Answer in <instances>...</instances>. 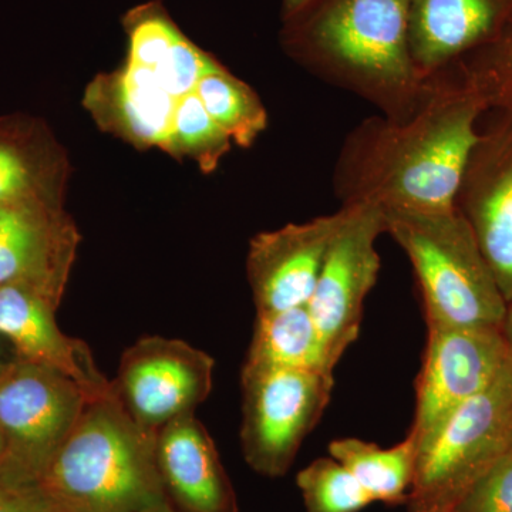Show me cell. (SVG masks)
I'll list each match as a JSON object with an SVG mask.
<instances>
[{
    "label": "cell",
    "mask_w": 512,
    "mask_h": 512,
    "mask_svg": "<svg viewBox=\"0 0 512 512\" xmlns=\"http://www.w3.org/2000/svg\"><path fill=\"white\" fill-rule=\"evenodd\" d=\"M485 111L483 97L451 66L427 80L426 94L409 119L380 114L357 124L343 141L333 171V191L342 207L454 208Z\"/></svg>",
    "instance_id": "6da1fadb"
},
{
    "label": "cell",
    "mask_w": 512,
    "mask_h": 512,
    "mask_svg": "<svg viewBox=\"0 0 512 512\" xmlns=\"http://www.w3.org/2000/svg\"><path fill=\"white\" fill-rule=\"evenodd\" d=\"M409 0H309L284 20L282 47L303 69L409 119L427 90L410 56Z\"/></svg>",
    "instance_id": "7a4b0ae2"
},
{
    "label": "cell",
    "mask_w": 512,
    "mask_h": 512,
    "mask_svg": "<svg viewBox=\"0 0 512 512\" xmlns=\"http://www.w3.org/2000/svg\"><path fill=\"white\" fill-rule=\"evenodd\" d=\"M156 437L126 412L113 390L87 403L42 483L63 512H144L167 501Z\"/></svg>",
    "instance_id": "3957f363"
},
{
    "label": "cell",
    "mask_w": 512,
    "mask_h": 512,
    "mask_svg": "<svg viewBox=\"0 0 512 512\" xmlns=\"http://www.w3.org/2000/svg\"><path fill=\"white\" fill-rule=\"evenodd\" d=\"M384 232L412 262L429 329H500L508 303L456 207L386 210Z\"/></svg>",
    "instance_id": "277c9868"
},
{
    "label": "cell",
    "mask_w": 512,
    "mask_h": 512,
    "mask_svg": "<svg viewBox=\"0 0 512 512\" xmlns=\"http://www.w3.org/2000/svg\"><path fill=\"white\" fill-rule=\"evenodd\" d=\"M512 440V362L419 446L410 512H453Z\"/></svg>",
    "instance_id": "5b68a950"
},
{
    "label": "cell",
    "mask_w": 512,
    "mask_h": 512,
    "mask_svg": "<svg viewBox=\"0 0 512 512\" xmlns=\"http://www.w3.org/2000/svg\"><path fill=\"white\" fill-rule=\"evenodd\" d=\"M333 386L326 370L242 367L239 439L248 466L261 476H285L328 407Z\"/></svg>",
    "instance_id": "8992f818"
},
{
    "label": "cell",
    "mask_w": 512,
    "mask_h": 512,
    "mask_svg": "<svg viewBox=\"0 0 512 512\" xmlns=\"http://www.w3.org/2000/svg\"><path fill=\"white\" fill-rule=\"evenodd\" d=\"M90 400L72 379L22 357L0 375L2 466L18 476L42 480Z\"/></svg>",
    "instance_id": "52a82bcc"
},
{
    "label": "cell",
    "mask_w": 512,
    "mask_h": 512,
    "mask_svg": "<svg viewBox=\"0 0 512 512\" xmlns=\"http://www.w3.org/2000/svg\"><path fill=\"white\" fill-rule=\"evenodd\" d=\"M340 210L342 221L308 303L326 366L332 372L359 338L366 298L379 278L376 242L384 234V214L377 205L357 204Z\"/></svg>",
    "instance_id": "ba28073f"
},
{
    "label": "cell",
    "mask_w": 512,
    "mask_h": 512,
    "mask_svg": "<svg viewBox=\"0 0 512 512\" xmlns=\"http://www.w3.org/2000/svg\"><path fill=\"white\" fill-rule=\"evenodd\" d=\"M214 359L180 339L147 336L123 353L114 394L141 426L158 431L207 400Z\"/></svg>",
    "instance_id": "9c48e42d"
},
{
    "label": "cell",
    "mask_w": 512,
    "mask_h": 512,
    "mask_svg": "<svg viewBox=\"0 0 512 512\" xmlns=\"http://www.w3.org/2000/svg\"><path fill=\"white\" fill-rule=\"evenodd\" d=\"M79 244L62 197L0 202V286H22L59 308Z\"/></svg>",
    "instance_id": "30bf717a"
},
{
    "label": "cell",
    "mask_w": 512,
    "mask_h": 512,
    "mask_svg": "<svg viewBox=\"0 0 512 512\" xmlns=\"http://www.w3.org/2000/svg\"><path fill=\"white\" fill-rule=\"evenodd\" d=\"M510 362L500 329H429L410 429L419 446Z\"/></svg>",
    "instance_id": "8fae6325"
},
{
    "label": "cell",
    "mask_w": 512,
    "mask_h": 512,
    "mask_svg": "<svg viewBox=\"0 0 512 512\" xmlns=\"http://www.w3.org/2000/svg\"><path fill=\"white\" fill-rule=\"evenodd\" d=\"M497 111L468 156L454 207L512 303V110Z\"/></svg>",
    "instance_id": "7c38bea8"
},
{
    "label": "cell",
    "mask_w": 512,
    "mask_h": 512,
    "mask_svg": "<svg viewBox=\"0 0 512 512\" xmlns=\"http://www.w3.org/2000/svg\"><path fill=\"white\" fill-rule=\"evenodd\" d=\"M342 215L339 210L251 239L247 271L256 313L308 305Z\"/></svg>",
    "instance_id": "4fadbf2b"
},
{
    "label": "cell",
    "mask_w": 512,
    "mask_h": 512,
    "mask_svg": "<svg viewBox=\"0 0 512 512\" xmlns=\"http://www.w3.org/2000/svg\"><path fill=\"white\" fill-rule=\"evenodd\" d=\"M512 25V0H409L410 56L424 82L494 43Z\"/></svg>",
    "instance_id": "5bb4252c"
},
{
    "label": "cell",
    "mask_w": 512,
    "mask_h": 512,
    "mask_svg": "<svg viewBox=\"0 0 512 512\" xmlns=\"http://www.w3.org/2000/svg\"><path fill=\"white\" fill-rule=\"evenodd\" d=\"M55 306L22 286H0V336L16 356L49 367L72 379L90 402L113 394L83 340L64 335L56 322Z\"/></svg>",
    "instance_id": "9a60e30c"
},
{
    "label": "cell",
    "mask_w": 512,
    "mask_h": 512,
    "mask_svg": "<svg viewBox=\"0 0 512 512\" xmlns=\"http://www.w3.org/2000/svg\"><path fill=\"white\" fill-rule=\"evenodd\" d=\"M158 474L181 512H238L237 495L207 429L185 414L157 431Z\"/></svg>",
    "instance_id": "2e32d148"
},
{
    "label": "cell",
    "mask_w": 512,
    "mask_h": 512,
    "mask_svg": "<svg viewBox=\"0 0 512 512\" xmlns=\"http://www.w3.org/2000/svg\"><path fill=\"white\" fill-rule=\"evenodd\" d=\"M177 101L154 70L124 63L87 87L84 107L103 130L138 148L164 150Z\"/></svg>",
    "instance_id": "e0dca14e"
},
{
    "label": "cell",
    "mask_w": 512,
    "mask_h": 512,
    "mask_svg": "<svg viewBox=\"0 0 512 512\" xmlns=\"http://www.w3.org/2000/svg\"><path fill=\"white\" fill-rule=\"evenodd\" d=\"M63 181V158L42 123L23 116L0 119V202L62 197Z\"/></svg>",
    "instance_id": "ac0fdd59"
},
{
    "label": "cell",
    "mask_w": 512,
    "mask_h": 512,
    "mask_svg": "<svg viewBox=\"0 0 512 512\" xmlns=\"http://www.w3.org/2000/svg\"><path fill=\"white\" fill-rule=\"evenodd\" d=\"M244 366L332 372L326 366L322 342L308 305L256 313L254 335Z\"/></svg>",
    "instance_id": "d6986e66"
},
{
    "label": "cell",
    "mask_w": 512,
    "mask_h": 512,
    "mask_svg": "<svg viewBox=\"0 0 512 512\" xmlns=\"http://www.w3.org/2000/svg\"><path fill=\"white\" fill-rule=\"evenodd\" d=\"M329 456L349 470L373 500L403 504L416 473L419 441L412 431L390 448L349 437L333 440Z\"/></svg>",
    "instance_id": "ffe728a7"
},
{
    "label": "cell",
    "mask_w": 512,
    "mask_h": 512,
    "mask_svg": "<svg viewBox=\"0 0 512 512\" xmlns=\"http://www.w3.org/2000/svg\"><path fill=\"white\" fill-rule=\"evenodd\" d=\"M195 94L239 147H251L268 126V114L258 94L222 64L202 77Z\"/></svg>",
    "instance_id": "44dd1931"
},
{
    "label": "cell",
    "mask_w": 512,
    "mask_h": 512,
    "mask_svg": "<svg viewBox=\"0 0 512 512\" xmlns=\"http://www.w3.org/2000/svg\"><path fill=\"white\" fill-rule=\"evenodd\" d=\"M232 140L205 110L197 94L181 97L164 151L177 158H191L204 173L217 170L231 150Z\"/></svg>",
    "instance_id": "7402d4cb"
},
{
    "label": "cell",
    "mask_w": 512,
    "mask_h": 512,
    "mask_svg": "<svg viewBox=\"0 0 512 512\" xmlns=\"http://www.w3.org/2000/svg\"><path fill=\"white\" fill-rule=\"evenodd\" d=\"M306 512H357L375 503L359 481L332 457H322L299 471Z\"/></svg>",
    "instance_id": "603a6c76"
},
{
    "label": "cell",
    "mask_w": 512,
    "mask_h": 512,
    "mask_svg": "<svg viewBox=\"0 0 512 512\" xmlns=\"http://www.w3.org/2000/svg\"><path fill=\"white\" fill-rule=\"evenodd\" d=\"M454 67L483 97L488 110H512V25Z\"/></svg>",
    "instance_id": "cb8c5ba5"
},
{
    "label": "cell",
    "mask_w": 512,
    "mask_h": 512,
    "mask_svg": "<svg viewBox=\"0 0 512 512\" xmlns=\"http://www.w3.org/2000/svg\"><path fill=\"white\" fill-rule=\"evenodd\" d=\"M220 66L215 57L208 55L181 33L156 73L164 89L175 100H180L194 93L202 77Z\"/></svg>",
    "instance_id": "d4e9b609"
},
{
    "label": "cell",
    "mask_w": 512,
    "mask_h": 512,
    "mask_svg": "<svg viewBox=\"0 0 512 512\" xmlns=\"http://www.w3.org/2000/svg\"><path fill=\"white\" fill-rule=\"evenodd\" d=\"M453 512H512V447L470 488Z\"/></svg>",
    "instance_id": "484cf974"
},
{
    "label": "cell",
    "mask_w": 512,
    "mask_h": 512,
    "mask_svg": "<svg viewBox=\"0 0 512 512\" xmlns=\"http://www.w3.org/2000/svg\"><path fill=\"white\" fill-rule=\"evenodd\" d=\"M0 512H63L42 480L12 473L0 464Z\"/></svg>",
    "instance_id": "4316f807"
},
{
    "label": "cell",
    "mask_w": 512,
    "mask_h": 512,
    "mask_svg": "<svg viewBox=\"0 0 512 512\" xmlns=\"http://www.w3.org/2000/svg\"><path fill=\"white\" fill-rule=\"evenodd\" d=\"M501 333H503L505 343H507L508 353H510L512 362V303H508L507 313H505L503 326H501Z\"/></svg>",
    "instance_id": "83f0119b"
},
{
    "label": "cell",
    "mask_w": 512,
    "mask_h": 512,
    "mask_svg": "<svg viewBox=\"0 0 512 512\" xmlns=\"http://www.w3.org/2000/svg\"><path fill=\"white\" fill-rule=\"evenodd\" d=\"M309 0H284L282 2V19L289 18L293 13L298 12Z\"/></svg>",
    "instance_id": "f1b7e54d"
},
{
    "label": "cell",
    "mask_w": 512,
    "mask_h": 512,
    "mask_svg": "<svg viewBox=\"0 0 512 512\" xmlns=\"http://www.w3.org/2000/svg\"><path fill=\"white\" fill-rule=\"evenodd\" d=\"M144 512H181L180 510H177V508L174 507L173 504L170 503V501H163V503L154 505V507L148 508V510Z\"/></svg>",
    "instance_id": "f546056e"
},
{
    "label": "cell",
    "mask_w": 512,
    "mask_h": 512,
    "mask_svg": "<svg viewBox=\"0 0 512 512\" xmlns=\"http://www.w3.org/2000/svg\"><path fill=\"white\" fill-rule=\"evenodd\" d=\"M5 454H6L5 437H3L2 430H0V463H2L3 458H5Z\"/></svg>",
    "instance_id": "4dcf8cb0"
},
{
    "label": "cell",
    "mask_w": 512,
    "mask_h": 512,
    "mask_svg": "<svg viewBox=\"0 0 512 512\" xmlns=\"http://www.w3.org/2000/svg\"><path fill=\"white\" fill-rule=\"evenodd\" d=\"M6 363L0 359V375H2L3 369H5Z\"/></svg>",
    "instance_id": "1f68e13d"
},
{
    "label": "cell",
    "mask_w": 512,
    "mask_h": 512,
    "mask_svg": "<svg viewBox=\"0 0 512 512\" xmlns=\"http://www.w3.org/2000/svg\"><path fill=\"white\" fill-rule=\"evenodd\" d=\"M511 447H512V440H511Z\"/></svg>",
    "instance_id": "d6a6232c"
}]
</instances>
